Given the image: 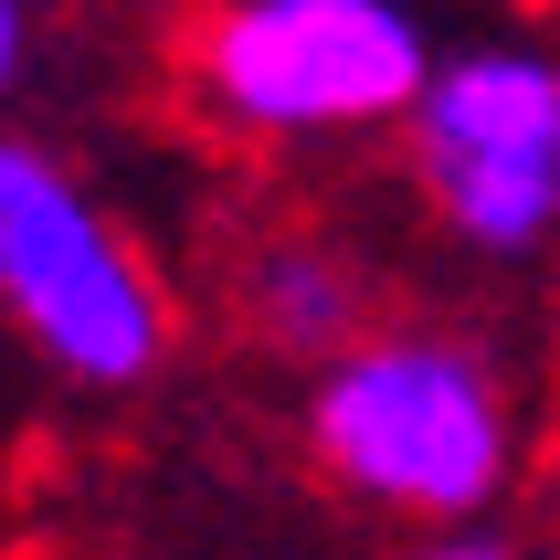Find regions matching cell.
Returning a JSON list of instances; mask_svg holds the SVG:
<instances>
[{
    "mask_svg": "<svg viewBox=\"0 0 560 560\" xmlns=\"http://www.w3.org/2000/svg\"><path fill=\"white\" fill-rule=\"evenodd\" d=\"M307 455L328 487L402 529L498 518L518 487V402L498 349H476L466 328H349L317 360Z\"/></svg>",
    "mask_w": 560,
    "mask_h": 560,
    "instance_id": "6da1fadb",
    "label": "cell"
},
{
    "mask_svg": "<svg viewBox=\"0 0 560 560\" xmlns=\"http://www.w3.org/2000/svg\"><path fill=\"white\" fill-rule=\"evenodd\" d=\"M423 0H212L190 32V74L233 138L328 149L402 127L423 63H434Z\"/></svg>",
    "mask_w": 560,
    "mask_h": 560,
    "instance_id": "7a4b0ae2",
    "label": "cell"
},
{
    "mask_svg": "<svg viewBox=\"0 0 560 560\" xmlns=\"http://www.w3.org/2000/svg\"><path fill=\"white\" fill-rule=\"evenodd\" d=\"M0 317L85 392H138L170 360L149 254L43 138H0Z\"/></svg>",
    "mask_w": 560,
    "mask_h": 560,
    "instance_id": "3957f363",
    "label": "cell"
},
{
    "mask_svg": "<svg viewBox=\"0 0 560 560\" xmlns=\"http://www.w3.org/2000/svg\"><path fill=\"white\" fill-rule=\"evenodd\" d=\"M412 180L476 265H529L560 222V63L529 32L434 54L402 106Z\"/></svg>",
    "mask_w": 560,
    "mask_h": 560,
    "instance_id": "277c9868",
    "label": "cell"
},
{
    "mask_svg": "<svg viewBox=\"0 0 560 560\" xmlns=\"http://www.w3.org/2000/svg\"><path fill=\"white\" fill-rule=\"evenodd\" d=\"M244 307H254V339L285 349V360H328L349 328H371V296H360V265L317 233H285L244 265Z\"/></svg>",
    "mask_w": 560,
    "mask_h": 560,
    "instance_id": "5b68a950",
    "label": "cell"
},
{
    "mask_svg": "<svg viewBox=\"0 0 560 560\" xmlns=\"http://www.w3.org/2000/svg\"><path fill=\"white\" fill-rule=\"evenodd\" d=\"M32 43H43V0H0V106L22 95V74H32Z\"/></svg>",
    "mask_w": 560,
    "mask_h": 560,
    "instance_id": "8992f818",
    "label": "cell"
},
{
    "mask_svg": "<svg viewBox=\"0 0 560 560\" xmlns=\"http://www.w3.org/2000/svg\"><path fill=\"white\" fill-rule=\"evenodd\" d=\"M412 560H518V539H508V529H487V518H466V529H434Z\"/></svg>",
    "mask_w": 560,
    "mask_h": 560,
    "instance_id": "52a82bcc",
    "label": "cell"
},
{
    "mask_svg": "<svg viewBox=\"0 0 560 560\" xmlns=\"http://www.w3.org/2000/svg\"><path fill=\"white\" fill-rule=\"evenodd\" d=\"M518 11H529V22H550V0H518Z\"/></svg>",
    "mask_w": 560,
    "mask_h": 560,
    "instance_id": "ba28073f",
    "label": "cell"
}]
</instances>
